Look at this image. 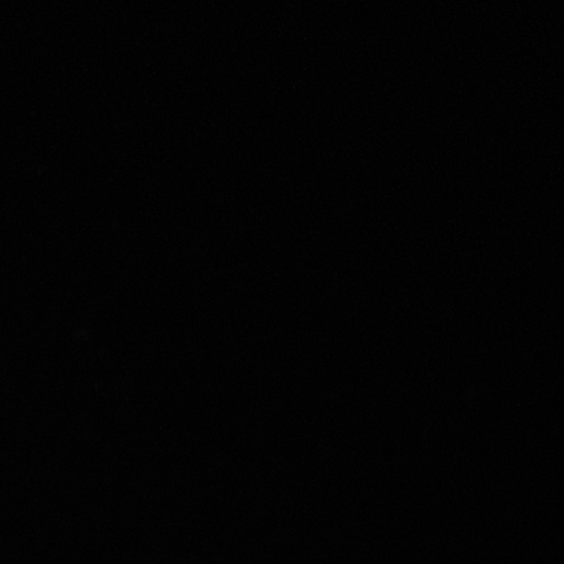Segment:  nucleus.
<instances>
[]
</instances>
